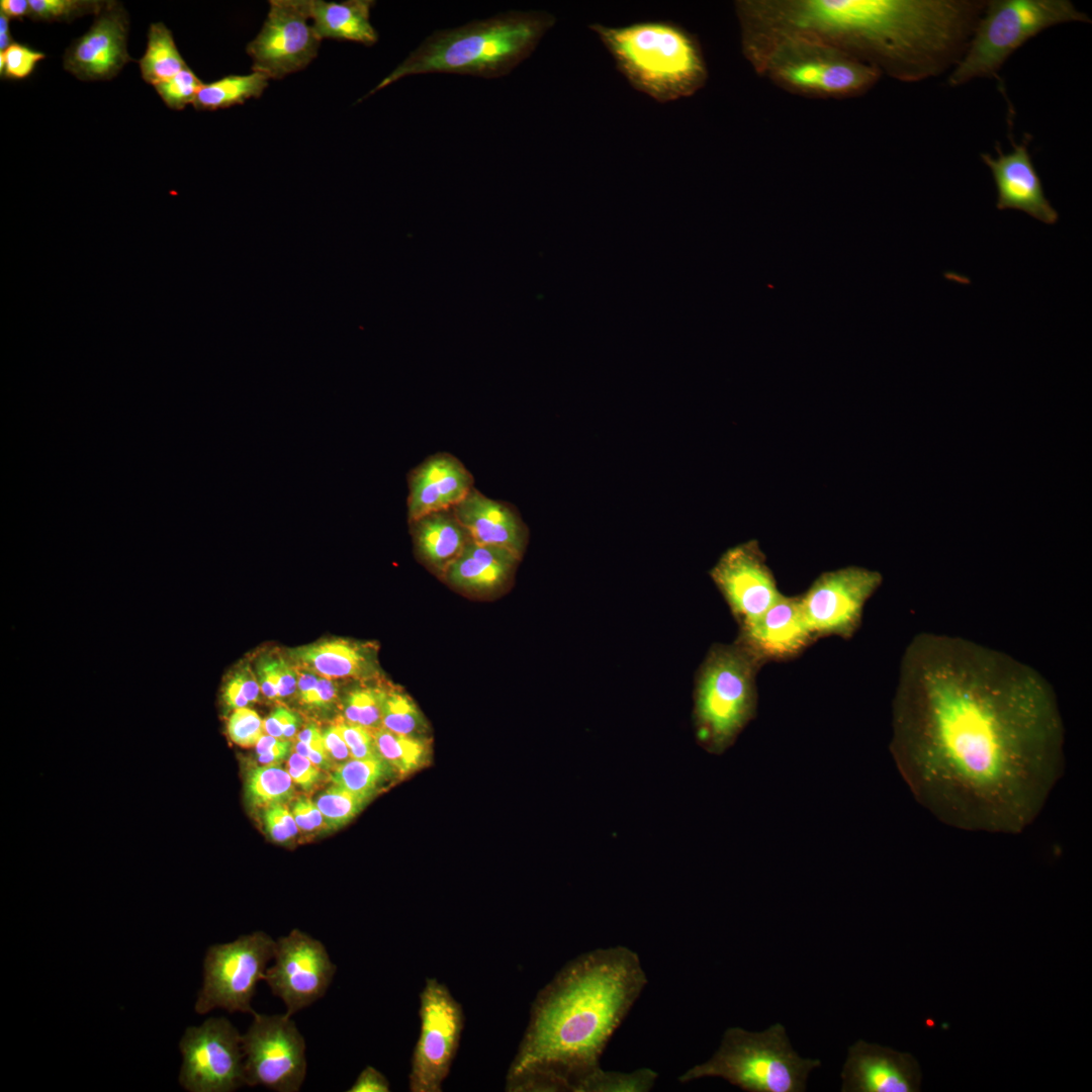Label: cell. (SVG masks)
I'll return each mask as SVG.
<instances>
[{
    "label": "cell",
    "instance_id": "cell-48",
    "mask_svg": "<svg viewBox=\"0 0 1092 1092\" xmlns=\"http://www.w3.org/2000/svg\"><path fill=\"white\" fill-rule=\"evenodd\" d=\"M279 687L278 697L285 698L292 695L297 689V671L296 668L291 666L283 658H278L276 662Z\"/></svg>",
    "mask_w": 1092,
    "mask_h": 1092
},
{
    "label": "cell",
    "instance_id": "cell-9",
    "mask_svg": "<svg viewBox=\"0 0 1092 1092\" xmlns=\"http://www.w3.org/2000/svg\"><path fill=\"white\" fill-rule=\"evenodd\" d=\"M1066 22H1091L1069 0L985 1L967 48L952 67L950 86L996 77L1008 58L1042 30Z\"/></svg>",
    "mask_w": 1092,
    "mask_h": 1092
},
{
    "label": "cell",
    "instance_id": "cell-55",
    "mask_svg": "<svg viewBox=\"0 0 1092 1092\" xmlns=\"http://www.w3.org/2000/svg\"><path fill=\"white\" fill-rule=\"evenodd\" d=\"M264 731L276 738H283L281 707L275 709L264 721Z\"/></svg>",
    "mask_w": 1092,
    "mask_h": 1092
},
{
    "label": "cell",
    "instance_id": "cell-17",
    "mask_svg": "<svg viewBox=\"0 0 1092 1092\" xmlns=\"http://www.w3.org/2000/svg\"><path fill=\"white\" fill-rule=\"evenodd\" d=\"M709 574L738 627L756 620L783 595L756 540L727 549Z\"/></svg>",
    "mask_w": 1092,
    "mask_h": 1092
},
{
    "label": "cell",
    "instance_id": "cell-21",
    "mask_svg": "<svg viewBox=\"0 0 1092 1092\" xmlns=\"http://www.w3.org/2000/svg\"><path fill=\"white\" fill-rule=\"evenodd\" d=\"M841 1079L842 1092H917L921 1071L912 1055L859 1039L848 1048Z\"/></svg>",
    "mask_w": 1092,
    "mask_h": 1092
},
{
    "label": "cell",
    "instance_id": "cell-37",
    "mask_svg": "<svg viewBox=\"0 0 1092 1092\" xmlns=\"http://www.w3.org/2000/svg\"><path fill=\"white\" fill-rule=\"evenodd\" d=\"M203 83L187 66L172 78L155 85L164 103L171 109L181 110L193 103Z\"/></svg>",
    "mask_w": 1092,
    "mask_h": 1092
},
{
    "label": "cell",
    "instance_id": "cell-38",
    "mask_svg": "<svg viewBox=\"0 0 1092 1092\" xmlns=\"http://www.w3.org/2000/svg\"><path fill=\"white\" fill-rule=\"evenodd\" d=\"M46 58L41 52L26 44L13 42L0 52V73L5 79L21 80L27 78L37 63Z\"/></svg>",
    "mask_w": 1092,
    "mask_h": 1092
},
{
    "label": "cell",
    "instance_id": "cell-46",
    "mask_svg": "<svg viewBox=\"0 0 1092 1092\" xmlns=\"http://www.w3.org/2000/svg\"><path fill=\"white\" fill-rule=\"evenodd\" d=\"M326 750L333 760L345 761L351 758L350 749L344 740L338 725L331 726L323 733Z\"/></svg>",
    "mask_w": 1092,
    "mask_h": 1092
},
{
    "label": "cell",
    "instance_id": "cell-18",
    "mask_svg": "<svg viewBox=\"0 0 1092 1092\" xmlns=\"http://www.w3.org/2000/svg\"><path fill=\"white\" fill-rule=\"evenodd\" d=\"M127 13L109 1L89 30L66 50L64 68L84 81L109 80L132 61L126 49Z\"/></svg>",
    "mask_w": 1092,
    "mask_h": 1092
},
{
    "label": "cell",
    "instance_id": "cell-54",
    "mask_svg": "<svg viewBox=\"0 0 1092 1092\" xmlns=\"http://www.w3.org/2000/svg\"><path fill=\"white\" fill-rule=\"evenodd\" d=\"M297 740L301 741L312 748H326L324 743V737L321 730L314 726L309 725L305 727L297 735Z\"/></svg>",
    "mask_w": 1092,
    "mask_h": 1092
},
{
    "label": "cell",
    "instance_id": "cell-8",
    "mask_svg": "<svg viewBox=\"0 0 1092 1092\" xmlns=\"http://www.w3.org/2000/svg\"><path fill=\"white\" fill-rule=\"evenodd\" d=\"M820 1065V1060L802 1058L793 1049L781 1023L761 1032L730 1027L714 1055L678 1081L714 1077L747 1092H803L808 1075Z\"/></svg>",
    "mask_w": 1092,
    "mask_h": 1092
},
{
    "label": "cell",
    "instance_id": "cell-30",
    "mask_svg": "<svg viewBox=\"0 0 1092 1092\" xmlns=\"http://www.w3.org/2000/svg\"><path fill=\"white\" fill-rule=\"evenodd\" d=\"M381 757L401 775L419 769L428 758V741L423 737L394 733L384 727L371 729Z\"/></svg>",
    "mask_w": 1092,
    "mask_h": 1092
},
{
    "label": "cell",
    "instance_id": "cell-57",
    "mask_svg": "<svg viewBox=\"0 0 1092 1092\" xmlns=\"http://www.w3.org/2000/svg\"><path fill=\"white\" fill-rule=\"evenodd\" d=\"M13 43L9 32V18L0 13V52L5 51Z\"/></svg>",
    "mask_w": 1092,
    "mask_h": 1092
},
{
    "label": "cell",
    "instance_id": "cell-2",
    "mask_svg": "<svg viewBox=\"0 0 1092 1092\" xmlns=\"http://www.w3.org/2000/svg\"><path fill=\"white\" fill-rule=\"evenodd\" d=\"M985 1L740 0L741 38L801 34L903 82L935 77L964 54Z\"/></svg>",
    "mask_w": 1092,
    "mask_h": 1092
},
{
    "label": "cell",
    "instance_id": "cell-29",
    "mask_svg": "<svg viewBox=\"0 0 1092 1092\" xmlns=\"http://www.w3.org/2000/svg\"><path fill=\"white\" fill-rule=\"evenodd\" d=\"M186 67L169 28L162 22L152 23L148 31L147 49L140 60L144 81L155 86Z\"/></svg>",
    "mask_w": 1092,
    "mask_h": 1092
},
{
    "label": "cell",
    "instance_id": "cell-22",
    "mask_svg": "<svg viewBox=\"0 0 1092 1092\" xmlns=\"http://www.w3.org/2000/svg\"><path fill=\"white\" fill-rule=\"evenodd\" d=\"M472 488V474L459 459L447 453L429 457L408 477L410 523L434 512L453 509Z\"/></svg>",
    "mask_w": 1092,
    "mask_h": 1092
},
{
    "label": "cell",
    "instance_id": "cell-27",
    "mask_svg": "<svg viewBox=\"0 0 1092 1092\" xmlns=\"http://www.w3.org/2000/svg\"><path fill=\"white\" fill-rule=\"evenodd\" d=\"M372 0H310V19L317 36L372 46L378 34L370 22Z\"/></svg>",
    "mask_w": 1092,
    "mask_h": 1092
},
{
    "label": "cell",
    "instance_id": "cell-44",
    "mask_svg": "<svg viewBox=\"0 0 1092 1092\" xmlns=\"http://www.w3.org/2000/svg\"><path fill=\"white\" fill-rule=\"evenodd\" d=\"M389 1082L383 1074L371 1066H367L359 1074L355 1083L348 1092H388Z\"/></svg>",
    "mask_w": 1092,
    "mask_h": 1092
},
{
    "label": "cell",
    "instance_id": "cell-53",
    "mask_svg": "<svg viewBox=\"0 0 1092 1092\" xmlns=\"http://www.w3.org/2000/svg\"><path fill=\"white\" fill-rule=\"evenodd\" d=\"M290 748V742L283 740L278 746L258 755V759L264 764H278L288 755Z\"/></svg>",
    "mask_w": 1092,
    "mask_h": 1092
},
{
    "label": "cell",
    "instance_id": "cell-41",
    "mask_svg": "<svg viewBox=\"0 0 1092 1092\" xmlns=\"http://www.w3.org/2000/svg\"><path fill=\"white\" fill-rule=\"evenodd\" d=\"M264 822L268 834L277 842L290 839L298 830L291 811L283 804H273L266 807Z\"/></svg>",
    "mask_w": 1092,
    "mask_h": 1092
},
{
    "label": "cell",
    "instance_id": "cell-31",
    "mask_svg": "<svg viewBox=\"0 0 1092 1092\" xmlns=\"http://www.w3.org/2000/svg\"><path fill=\"white\" fill-rule=\"evenodd\" d=\"M392 767L381 757L350 758L340 764L332 775L335 786L368 799Z\"/></svg>",
    "mask_w": 1092,
    "mask_h": 1092
},
{
    "label": "cell",
    "instance_id": "cell-19",
    "mask_svg": "<svg viewBox=\"0 0 1092 1092\" xmlns=\"http://www.w3.org/2000/svg\"><path fill=\"white\" fill-rule=\"evenodd\" d=\"M1029 140L1030 135L1026 134L1019 144L1012 142V150L1007 154L997 144L996 156L984 153L981 159L992 172L999 210L1023 211L1043 223L1055 224L1059 213L1044 194L1028 150Z\"/></svg>",
    "mask_w": 1092,
    "mask_h": 1092
},
{
    "label": "cell",
    "instance_id": "cell-7",
    "mask_svg": "<svg viewBox=\"0 0 1092 1092\" xmlns=\"http://www.w3.org/2000/svg\"><path fill=\"white\" fill-rule=\"evenodd\" d=\"M762 666L734 641L707 652L696 673L692 713L696 741L706 752L723 754L755 718Z\"/></svg>",
    "mask_w": 1092,
    "mask_h": 1092
},
{
    "label": "cell",
    "instance_id": "cell-40",
    "mask_svg": "<svg viewBox=\"0 0 1092 1092\" xmlns=\"http://www.w3.org/2000/svg\"><path fill=\"white\" fill-rule=\"evenodd\" d=\"M337 725L350 749L351 758L367 759L381 756L371 729L350 722Z\"/></svg>",
    "mask_w": 1092,
    "mask_h": 1092
},
{
    "label": "cell",
    "instance_id": "cell-4",
    "mask_svg": "<svg viewBox=\"0 0 1092 1092\" xmlns=\"http://www.w3.org/2000/svg\"><path fill=\"white\" fill-rule=\"evenodd\" d=\"M555 23L556 17L547 11L514 10L435 30L361 100L415 75L504 77L531 56Z\"/></svg>",
    "mask_w": 1092,
    "mask_h": 1092
},
{
    "label": "cell",
    "instance_id": "cell-42",
    "mask_svg": "<svg viewBox=\"0 0 1092 1092\" xmlns=\"http://www.w3.org/2000/svg\"><path fill=\"white\" fill-rule=\"evenodd\" d=\"M288 772L294 783L310 789L320 780V768L307 757L293 752L288 759Z\"/></svg>",
    "mask_w": 1092,
    "mask_h": 1092
},
{
    "label": "cell",
    "instance_id": "cell-32",
    "mask_svg": "<svg viewBox=\"0 0 1092 1092\" xmlns=\"http://www.w3.org/2000/svg\"><path fill=\"white\" fill-rule=\"evenodd\" d=\"M292 782L289 772L278 764L255 767L247 780L248 799L257 807L282 804L293 794Z\"/></svg>",
    "mask_w": 1092,
    "mask_h": 1092
},
{
    "label": "cell",
    "instance_id": "cell-56",
    "mask_svg": "<svg viewBox=\"0 0 1092 1092\" xmlns=\"http://www.w3.org/2000/svg\"><path fill=\"white\" fill-rule=\"evenodd\" d=\"M281 721L283 737H292L295 734L299 723L297 715L287 709L281 708Z\"/></svg>",
    "mask_w": 1092,
    "mask_h": 1092
},
{
    "label": "cell",
    "instance_id": "cell-58",
    "mask_svg": "<svg viewBox=\"0 0 1092 1092\" xmlns=\"http://www.w3.org/2000/svg\"><path fill=\"white\" fill-rule=\"evenodd\" d=\"M283 740L271 735H262L256 743V752L258 755L268 752L274 747L278 746Z\"/></svg>",
    "mask_w": 1092,
    "mask_h": 1092
},
{
    "label": "cell",
    "instance_id": "cell-33",
    "mask_svg": "<svg viewBox=\"0 0 1092 1092\" xmlns=\"http://www.w3.org/2000/svg\"><path fill=\"white\" fill-rule=\"evenodd\" d=\"M382 727L402 735L422 737L427 724L417 705L402 692L385 690Z\"/></svg>",
    "mask_w": 1092,
    "mask_h": 1092
},
{
    "label": "cell",
    "instance_id": "cell-14",
    "mask_svg": "<svg viewBox=\"0 0 1092 1092\" xmlns=\"http://www.w3.org/2000/svg\"><path fill=\"white\" fill-rule=\"evenodd\" d=\"M880 572L861 566L825 571L799 596L804 617L816 640L849 639L861 623L863 608L882 584Z\"/></svg>",
    "mask_w": 1092,
    "mask_h": 1092
},
{
    "label": "cell",
    "instance_id": "cell-49",
    "mask_svg": "<svg viewBox=\"0 0 1092 1092\" xmlns=\"http://www.w3.org/2000/svg\"><path fill=\"white\" fill-rule=\"evenodd\" d=\"M233 676L237 679L242 693L249 702H255L259 698L260 685L249 666L236 671Z\"/></svg>",
    "mask_w": 1092,
    "mask_h": 1092
},
{
    "label": "cell",
    "instance_id": "cell-26",
    "mask_svg": "<svg viewBox=\"0 0 1092 1092\" xmlns=\"http://www.w3.org/2000/svg\"><path fill=\"white\" fill-rule=\"evenodd\" d=\"M411 525L419 557L442 574L471 540L453 509L425 515Z\"/></svg>",
    "mask_w": 1092,
    "mask_h": 1092
},
{
    "label": "cell",
    "instance_id": "cell-1",
    "mask_svg": "<svg viewBox=\"0 0 1092 1092\" xmlns=\"http://www.w3.org/2000/svg\"><path fill=\"white\" fill-rule=\"evenodd\" d=\"M1056 692L1035 668L970 639L925 632L902 656L890 749L915 799L968 831L1019 834L1064 770Z\"/></svg>",
    "mask_w": 1092,
    "mask_h": 1092
},
{
    "label": "cell",
    "instance_id": "cell-45",
    "mask_svg": "<svg viewBox=\"0 0 1092 1092\" xmlns=\"http://www.w3.org/2000/svg\"><path fill=\"white\" fill-rule=\"evenodd\" d=\"M277 659H262L258 665L259 685L262 693L269 699L278 697L279 679L276 667Z\"/></svg>",
    "mask_w": 1092,
    "mask_h": 1092
},
{
    "label": "cell",
    "instance_id": "cell-10",
    "mask_svg": "<svg viewBox=\"0 0 1092 1092\" xmlns=\"http://www.w3.org/2000/svg\"><path fill=\"white\" fill-rule=\"evenodd\" d=\"M275 940L264 931L239 936L208 947L203 963V985L194 1009L205 1014L215 1008L253 1014L252 999L274 957Z\"/></svg>",
    "mask_w": 1092,
    "mask_h": 1092
},
{
    "label": "cell",
    "instance_id": "cell-6",
    "mask_svg": "<svg viewBox=\"0 0 1092 1092\" xmlns=\"http://www.w3.org/2000/svg\"><path fill=\"white\" fill-rule=\"evenodd\" d=\"M741 48L759 76L802 97L845 99L860 96L882 76L844 52L801 34L741 39Z\"/></svg>",
    "mask_w": 1092,
    "mask_h": 1092
},
{
    "label": "cell",
    "instance_id": "cell-23",
    "mask_svg": "<svg viewBox=\"0 0 1092 1092\" xmlns=\"http://www.w3.org/2000/svg\"><path fill=\"white\" fill-rule=\"evenodd\" d=\"M453 511L471 540L508 549L522 557L527 530L508 505L489 498L473 487Z\"/></svg>",
    "mask_w": 1092,
    "mask_h": 1092
},
{
    "label": "cell",
    "instance_id": "cell-13",
    "mask_svg": "<svg viewBox=\"0 0 1092 1092\" xmlns=\"http://www.w3.org/2000/svg\"><path fill=\"white\" fill-rule=\"evenodd\" d=\"M421 1031L410 1074L413 1092H439L459 1045L463 1014L447 987L428 979L420 995Z\"/></svg>",
    "mask_w": 1092,
    "mask_h": 1092
},
{
    "label": "cell",
    "instance_id": "cell-25",
    "mask_svg": "<svg viewBox=\"0 0 1092 1092\" xmlns=\"http://www.w3.org/2000/svg\"><path fill=\"white\" fill-rule=\"evenodd\" d=\"M298 667L328 678L364 677L376 671L369 647L345 639L324 640L289 650Z\"/></svg>",
    "mask_w": 1092,
    "mask_h": 1092
},
{
    "label": "cell",
    "instance_id": "cell-39",
    "mask_svg": "<svg viewBox=\"0 0 1092 1092\" xmlns=\"http://www.w3.org/2000/svg\"><path fill=\"white\" fill-rule=\"evenodd\" d=\"M229 737L241 746L256 745L263 735L264 722L253 710L246 707L235 709L226 724Z\"/></svg>",
    "mask_w": 1092,
    "mask_h": 1092
},
{
    "label": "cell",
    "instance_id": "cell-47",
    "mask_svg": "<svg viewBox=\"0 0 1092 1092\" xmlns=\"http://www.w3.org/2000/svg\"><path fill=\"white\" fill-rule=\"evenodd\" d=\"M337 695V687L332 678L320 676L314 689L301 701L310 706H325L332 703Z\"/></svg>",
    "mask_w": 1092,
    "mask_h": 1092
},
{
    "label": "cell",
    "instance_id": "cell-12",
    "mask_svg": "<svg viewBox=\"0 0 1092 1092\" xmlns=\"http://www.w3.org/2000/svg\"><path fill=\"white\" fill-rule=\"evenodd\" d=\"M241 1037L225 1017L187 1027L179 1042L180 1085L190 1092H232L245 1086Z\"/></svg>",
    "mask_w": 1092,
    "mask_h": 1092
},
{
    "label": "cell",
    "instance_id": "cell-15",
    "mask_svg": "<svg viewBox=\"0 0 1092 1092\" xmlns=\"http://www.w3.org/2000/svg\"><path fill=\"white\" fill-rule=\"evenodd\" d=\"M260 32L248 43L253 72L281 79L304 69L317 55L321 38L310 19V0H272Z\"/></svg>",
    "mask_w": 1092,
    "mask_h": 1092
},
{
    "label": "cell",
    "instance_id": "cell-16",
    "mask_svg": "<svg viewBox=\"0 0 1092 1092\" xmlns=\"http://www.w3.org/2000/svg\"><path fill=\"white\" fill-rule=\"evenodd\" d=\"M273 960L263 981L288 1016L323 998L337 971L324 943L296 928L275 940Z\"/></svg>",
    "mask_w": 1092,
    "mask_h": 1092
},
{
    "label": "cell",
    "instance_id": "cell-43",
    "mask_svg": "<svg viewBox=\"0 0 1092 1092\" xmlns=\"http://www.w3.org/2000/svg\"><path fill=\"white\" fill-rule=\"evenodd\" d=\"M291 813L301 830L312 831L327 825L316 804L307 798L298 799L293 804Z\"/></svg>",
    "mask_w": 1092,
    "mask_h": 1092
},
{
    "label": "cell",
    "instance_id": "cell-52",
    "mask_svg": "<svg viewBox=\"0 0 1092 1092\" xmlns=\"http://www.w3.org/2000/svg\"><path fill=\"white\" fill-rule=\"evenodd\" d=\"M0 13H3L9 19H21L25 16L30 17L31 8L29 0H1Z\"/></svg>",
    "mask_w": 1092,
    "mask_h": 1092
},
{
    "label": "cell",
    "instance_id": "cell-35",
    "mask_svg": "<svg viewBox=\"0 0 1092 1092\" xmlns=\"http://www.w3.org/2000/svg\"><path fill=\"white\" fill-rule=\"evenodd\" d=\"M109 1L100 0H29L30 18L41 21H70L86 14L98 15Z\"/></svg>",
    "mask_w": 1092,
    "mask_h": 1092
},
{
    "label": "cell",
    "instance_id": "cell-24",
    "mask_svg": "<svg viewBox=\"0 0 1092 1092\" xmlns=\"http://www.w3.org/2000/svg\"><path fill=\"white\" fill-rule=\"evenodd\" d=\"M519 559L508 549L470 540L443 574L449 583L461 589H494L509 579Z\"/></svg>",
    "mask_w": 1092,
    "mask_h": 1092
},
{
    "label": "cell",
    "instance_id": "cell-5",
    "mask_svg": "<svg viewBox=\"0 0 1092 1092\" xmlns=\"http://www.w3.org/2000/svg\"><path fill=\"white\" fill-rule=\"evenodd\" d=\"M589 29L628 83L656 102L690 97L706 84L708 69L698 38L674 22L592 23Z\"/></svg>",
    "mask_w": 1092,
    "mask_h": 1092
},
{
    "label": "cell",
    "instance_id": "cell-34",
    "mask_svg": "<svg viewBox=\"0 0 1092 1092\" xmlns=\"http://www.w3.org/2000/svg\"><path fill=\"white\" fill-rule=\"evenodd\" d=\"M384 693V689L371 687L353 690L345 701L344 715L347 721L369 729L382 727Z\"/></svg>",
    "mask_w": 1092,
    "mask_h": 1092
},
{
    "label": "cell",
    "instance_id": "cell-50",
    "mask_svg": "<svg viewBox=\"0 0 1092 1092\" xmlns=\"http://www.w3.org/2000/svg\"><path fill=\"white\" fill-rule=\"evenodd\" d=\"M222 700L225 706L233 709L244 708L250 703L242 693L237 679L233 675L224 684Z\"/></svg>",
    "mask_w": 1092,
    "mask_h": 1092
},
{
    "label": "cell",
    "instance_id": "cell-20",
    "mask_svg": "<svg viewBox=\"0 0 1092 1092\" xmlns=\"http://www.w3.org/2000/svg\"><path fill=\"white\" fill-rule=\"evenodd\" d=\"M738 628L734 642L763 665L795 658L816 641L804 617L799 596L782 595L760 617Z\"/></svg>",
    "mask_w": 1092,
    "mask_h": 1092
},
{
    "label": "cell",
    "instance_id": "cell-36",
    "mask_svg": "<svg viewBox=\"0 0 1092 1092\" xmlns=\"http://www.w3.org/2000/svg\"><path fill=\"white\" fill-rule=\"evenodd\" d=\"M367 800L338 786L324 792L315 801L327 826L339 827L350 821Z\"/></svg>",
    "mask_w": 1092,
    "mask_h": 1092
},
{
    "label": "cell",
    "instance_id": "cell-3",
    "mask_svg": "<svg viewBox=\"0 0 1092 1092\" xmlns=\"http://www.w3.org/2000/svg\"><path fill=\"white\" fill-rule=\"evenodd\" d=\"M647 982L638 954L623 945L569 962L533 1004L511 1088L594 1092L600 1059Z\"/></svg>",
    "mask_w": 1092,
    "mask_h": 1092
},
{
    "label": "cell",
    "instance_id": "cell-51",
    "mask_svg": "<svg viewBox=\"0 0 1092 1092\" xmlns=\"http://www.w3.org/2000/svg\"><path fill=\"white\" fill-rule=\"evenodd\" d=\"M295 751L307 757L318 767L327 769L330 768L332 765L333 759L326 750V748H312L309 745L297 740L295 744Z\"/></svg>",
    "mask_w": 1092,
    "mask_h": 1092
},
{
    "label": "cell",
    "instance_id": "cell-11",
    "mask_svg": "<svg viewBox=\"0 0 1092 1092\" xmlns=\"http://www.w3.org/2000/svg\"><path fill=\"white\" fill-rule=\"evenodd\" d=\"M242 1034L246 1086L299 1091L306 1074L305 1039L291 1016L259 1014Z\"/></svg>",
    "mask_w": 1092,
    "mask_h": 1092
},
{
    "label": "cell",
    "instance_id": "cell-28",
    "mask_svg": "<svg viewBox=\"0 0 1092 1092\" xmlns=\"http://www.w3.org/2000/svg\"><path fill=\"white\" fill-rule=\"evenodd\" d=\"M267 85L268 78L258 72L225 76L203 84L192 104L197 110L228 108L242 104L250 98L260 97Z\"/></svg>",
    "mask_w": 1092,
    "mask_h": 1092
}]
</instances>
